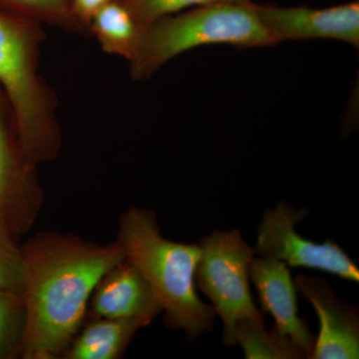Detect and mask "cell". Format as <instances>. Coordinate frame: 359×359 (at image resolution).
<instances>
[{
  "instance_id": "6da1fadb",
  "label": "cell",
  "mask_w": 359,
  "mask_h": 359,
  "mask_svg": "<svg viewBox=\"0 0 359 359\" xmlns=\"http://www.w3.org/2000/svg\"><path fill=\"white\" fill-rule=\"evenodd\" d=\"M25 332L20 358H61L81 328L90 297L126 259L118 241L98 245L73 235L39 233L21 245Z\"/></svg>"
},
{
  "instance_id": "7a4b0ae2",
  "label": "cell",
  "mask_w": 359,
  "mask_h": 359,
  "mask_svg": "<svg viewBox=\"0 0 359 359\" xmlns=\"http://www.w3.org/2000/svg\"><path fill=\"white\" fill-rule=\"evenodd\" d=\"M117 241L127 261L139 269L154 290L168 327L183 330L188 341L212 332L216 311L201 301L196 290L199 244L163 238L155 212L136 207L122 215Z\"/></svg>"
},
{
  "instance_id": "3957f363",
  "label": "cell",
  "mask_w": 359,
  "mask_h": 359,
  "mask_svg": "<svg viewBox=\"0 0 359 359\" xmlns=\"http://www.w3.org/2000/svg\"><path fill=\"white\" fill-rule=\"evenodd\" d=\"M45 34L39 21L0 9V88L35 166L55 160L62 144L57 96L40 71Z\"/></svg>"
},
{
  "instance_id": "277c9868",
  "label": "cell",
  "mask_w": 359,
  "mask_h": 359,
  "mask_svg": "<svg viewBox=\"0 0 359 359\" xmlns=\"http://www.w3.org/2000/svg\"><path fill=\"white\" fill-rule=\"evenodd\" d=\"M280 43L255 4L219 2L164 16L149 25L128 61L135 81L153 76L170 60L203 45L268 47Z\"/></svg>"
},
{
  "instance_id": "5b68a950",
  "label": "cell",
  "mask_w": 359,
  "mask_h": 359,
  "mask_svg": "<svg viewBox=\"0 0 359 359\" xmlns=\"http://www.w3.org/2000/svg\"><path fill=\"white\" fill-rule=\"evenodd\" d=\"M201 257L195 283L212 302L224 323L223 341L235 346V328L241 320L264 323L250 290L249 269L256 252L243 240L240 231L215 230L200 241Z\"/></svg>"
},
{
  "instance_id": "8992f818",
  "label": "cell",
  "mask_w": 359,
  "mask_h": 359,
  "mask_svg": "<svg viewBox=\"0 0 359 359\" xmlns=\"http://www.w3.org/2000/svg\"><path fill=\"white\" fill-rule=\"evenodd\" d=\"M36 168L23 150L13 108L0 88V231L18 243L43 205Z\"/></svg>"
},
{
  "instance_id": "52a82bcc",
  "label": "cell",
  "mask_w": 359,
  "mask_h": 359,
  "mask_svg": "<svg viewBox=\"0 0 359 359\" xmlns=\"http://www.w3.org/2000/svg\"><path fill=\"white\" fill-rule=\"evenodd\" d=\"M308 214L306 208L297 210L287 203L266 210L257 229L256 254L283 262L290 268L316 269L358 283V266L337 243L332 240L316 243L297 233L295 224Z\"/></svg>"
},
{
  "instance_id": "ba28073f",
  "label": "cell",
  "mask_w": 359,
  "mask_h": 359,
  "mask_svg": "<svg viewBox=\"0 0 359 359\" xmlns=\"http://www.w3.org/2000/svg\"><path fill=\"white\" fill-rule=\"evenodd\" d=\"M294 285L311 302L320 320V334L314 340L309 358L358 359V309L337 297L318 276H297Z\"/></svg>"
},
{
  "instance_id": "9c48e42d",
  "label": "cell",
  "mask_w": 359,
  "mask_h": 359,
  "mask_svg": "<svg viewBox=\"0 0 359 359\" xmlns=\"http://www.w3.org/2000/svg\"><path fill=\"white\" fill-rule=\"evenodd\" d=\"M257 14L278 42L334 39L359 46L358 1L327 8L256 6Z\"/></svg>"
},
{
  "instance_id": "30bf717a",
  "label": "cell",
  "mask_w": 359,
  "mask_h": 359,
  "mask_svg": "<svg viewBox=\"0 0 359 359\" xmlns=\"http://www.w3.org/2000/svg\"><path fill=\"white\" fill-rule=\"evenodd\" d=\"M249 276L259 294L262 309L275 320L273 327L289 337L311 358L316 339L308 323L297 313V290L290 266L276 259L254 257Z\"/></svg>"
},
{
  "instance_id": "8fae6325",
  "label": "cell",
  "mask_w": 359,
  "mask_h": 359,
  "mask_svg": "<svg viewBox=\"0 0 359 359\" xmlns=\"http://www.w3.org/2000/svg\"><path fill=\"white\" fill-rule=\"evenodd\" d=\"M88 306L94 318H138L148 325L163 311L150 283L127 259L99 280Z\"/></svg>"
},
{
  "instance_id": "7c38bea8",
  "label": "cell",
  "mask_w": 359,
  "mask_h": 359,
  "mask_svg": "<svg viewBox=\"0 0 359 359\" xmlns=\"http://www.w3.org/2000/svg\"><path fill=\"white\" fill-rule=\"evenodd\" d=\"M147 325L138 318H95L77 332L61 358H120L137 332Z\"/></svg>"
},
{
  "instance_id": "4fadbf2b",
  "label": "cell",
  "mask_w": 359,
  "mask_h": 359,
  "mask_svg": "<svg viewBox=\"0 0 359 359\" xmlns=\"http://www.w3.org/2000/svg\"><path fill=\"white\" fill-rule=\"evenodd\" d=\"M89 30L104 52L129 61L138 48L145 28L137 22L123 2L112 0L93 16Z\"/></svg>"
},
{
  "instance_id": "5bb4252c",
  "label": "cell",
  "mask_w": 359,
  "mask_h": 359,
  "mask_svg": "<svg viewBox=\"0 0 359 359\" xmlns=\"http://www.w3.org/2000/svg\"><path fill=\"white\" fill-rule=\"evenodd\" d=\"M235 346H242L247 359H302L308 354L287 335L276 330H266L263 323L241 320L236 325Z\"/></svg>"
},
{
  "instance_id": "9a60e30c",
  "label": "cell",
  "mask_w": 359,
  "mask_h": 359,
  "mask_svg": "<svg viewBox=\"0 0 359 359\" xmlns=\"http://www.w3.org/2000/svg\"><path fill=\"white\" fill-rule=\"evenodd\" d=\"M0 9L62 28L88 34L72 13V0H0Z\"/></svg>"
},
{
  "instance_id": "2e32d148",
  "label": "cell",
  "mask_w": 359,
  "mask_h": 359,
  "mask_svg": "<svg viewBox=\"0 0 359 359\" xmlns=\"http://www.w3.org/2000/svg\"><path fill=\"white\" fill-rule=\"evenodd\" d=\"M25 323L22 295L0 292V359L21 355Z\"/></svg>"
},
{
  "instance_id": "e0dca14e",
  "label": "cell",
  "mask_w": 359,
  "mask_h": 359,
  "mask_svg": "<svg viewBox=\"0 0 359 359\" xmlns=\"http://www.w3.org/2000/svg\"><path fill=\"white\" fill-rule=\"evenodd\" d=\"M120 1V0H119ZM135 20L143 28L164 16L193 7L209 6L219 2H247V0H123Z\"/></svg>"
},
{
  "instance_id": "ac0fdd59",
  "label": "cell",
  "mask_w": 359,
  "mask_h": 359,
  "mask_svg": "<svg viewBox=\"0 0 359 359\" xmlns=\"http://www.w3.org/2000/svg\"><path fill=\"white\" fill-rule=\"evenodd\" d=\"M25 263L21 245L0 231V292L22 295Z\"/></svg>"
},
{
  "instance_id": "d6986e66",
  "label": "cell",
  "mask_w": 359,
  "mask_h": 359,
  "mask_svg": "<svg viewBox=\"0 0 359 359\" xmlns=\"http://www.w3.org/2000/svg\"><path fill=\"white\" fill-rule=\"evenodd\" d=\"M112 0H72V13L90 34L89 26L92 18L105 4Z\"/></svg>"
},
{
  "instance_id": "ffe728a7",
  "label": "cell",
  "mask_w": 359,
  "mask_h": 359,
  "mask_svg": "<svg viewBox=\"0 0 359 359\" xmlns=\"http://www.w3.org/2000/svg\"><path fill=\"white\" fill-rule=\"evenodd\" d=\"M120 1H123V0H120Z\"/></svg>"
}]
</instances>
